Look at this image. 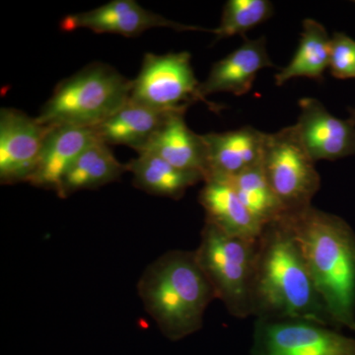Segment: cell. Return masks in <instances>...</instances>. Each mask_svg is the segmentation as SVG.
<instances>
[{
    "instance_id": "1",
    "label": "cell",
    "mask_w": 355,
    "mask_h": 355,
    "mask_svg": "<svg viewBox=\"0 0 355 355\" xmlns=\"http://www.w3.org/2000/svg\"><path fill=\"white\" fill-rule=\"evenodd\" d=\"M252 316L265 321L306 320L335 328L282 218L266 225L258 240Z\"/></svg>"
},
{
    "instance_id": "2",
    "label": "cell",
    "mask_w": 355,
    "mask_h": 355,
    "mask_svg": "<svg viewBox=\"0 0 355 355\" xmlns=\"http://www.w3.org/2000/svg\"><path fill=\"white\" fill-rule=\"evenodd\" d=\"M297 243L336 329L355 331V233L342 217L310 207L282 217Z\"/></svg>"
},
{
    "instance_id": "3",
    "label": "cell",
    "mask_w": 355,
    "mask_h": 355,
    "mask_svg": "<svg viewBox=\"0 0 355 355\" xmlns=\"http://www.w3.org/2000/svg\"><path fill=\"white\" fill-rule=\"evenodd\" d=\"M137 292L159 330L173 342L200 331L205 311L216 299L195 251L184 250L167 252L147 266Z\"/></svg>"
},
{
    "instance_id": "4",
    "label": "cell",
    "mask_w": 355,
    "mask_h": 355,
    "mask_svg": "<svg viewBox=\"0 0 355 355\" xmlns=\"http://www.w3.org/2000/svg\"><path fill=\"white\" fill-rule=\"evenodd\" d=\"M132 86L114 67L95 62L60 81L37 119L48 127L95 128L130 100Z\"/></svg>"
},
{
    "instance_id": "5",
    "label": "cell",
    "mask_w": 355,
    "mask_h": 355,
    "mask_svg": "<svg viewBox=\"0 0 355 355\" xmlns=\"http://www.w3.org/2000/svg\"><path fill=\"white\" fill-rule=\"evenodd\" d=\"M258 240L233 237L205 222L200 245L195 250L198 263L216 299L223 303L231 316L238 319L252 316Z\"/></svg>"
},
{
    "instance_id": "6",
    "label": "cell",
    "mask_w": 355,
    "mask_h": 355,
    "mask_svg": "<svg viewBox=\"0 0 355 355\" xmlns=\"http://www.w3.org/2000/svg\"><path fill=\"white\" fill-rule=\"evenodd\" d=\"M315 163L303 146L295 125L266 133L261 167L286 214L312 207L313 198L321 188Z\"/></svg>"
},
{
    "instance_id": "7",
    "label": "cell",
    "mask_w": 355,
    "mask_h": 355,
    "mask_svg": "<svg viewBox=\"0 0 355 355\" xmlns=\"http://www.w3.org/2000/svg\"><path fill=\"white\" fill-rule=\"evenodd\" d=\"M188 51L158 55L146 53L139 76L132 80L130 100L159 111L186 112L191 104L203 101L212 109L217 105L203 99Z\"/></svg>"
},
{
    "instance_id": "8",
    "label": "cell",
    "mask_w": 355,
    "mask_h": 355,
    "mask_svg": "<svg viewBox=\"0 0 355 355\" xmlns=\"http://www.w3.org/2000/svg\"><path fill=\"white\" fill-rule=\"evenodd\" d=\"M251 355H355V338L306 320H256Z\"/></svg>"
},
{
    "instance_id": "9",
    "label": "cell",
    "mask_w": 355,
    "mask_h": 355,
    "mask_svg": "<svg viewBox=\"0 0 355 355\" xmlns=\"http://www.w3.org/2000/svg\"><path fill=\"white\" fill-rule=\"evenodd\" d=\"M48 125L24 112L0 110V182L15 184L29 182L37 162Z\"/></svg>"
},
{
    "instance_id": "10",
    "label": "cell",
    "mask_w": 355,
    "mask_h": 355,
    "mask_svg": "<svg viewBox=\"0 0 355 355\" xmlns=\"http://www.w3.org/2000/svg\"><path fill=\"white\" fill-rule=\"evenodd\" d=\"M60 29L74 31L87 29L103 34L121 35L137 37L153 28H170L176 31H205L212 33V29L184 25L168 19L146 10L133 0H113L104 6L85 12L69 14L60 22Z\"/></svg>"
},
{
    "instance_id": "11",
    "label": "cell",
    "mask_w": 355,
    "mask_h": 355,
    "mask_svg": "<svg viewBox=\"0 0 355 355\" xmlns=\"http://www.w3.org/2000/svg\"><path fill=\"white\" fill-rule=\"evenodd\" d=\"M299 114L295 128L310 157L335 161L355 154V125L349 120H340L327 111L314 98L299 101Z\"/></svg>"
},
{
    "instance_id": "12",
    "label": "cell",
    "mask_w": 355,
    "mask_h": 355,
    "mask_svg": "<svg viewBox=\"0 0 355 355\" xmlns=\"http://www.w3.org/2000/svg\"><path fill=\"white\" fill-rule=\"evenodd\" d=\"M202 135L209 160L207 180L232 179L263 160L266 133L250 125Z\"/></svg>"
},
{
    "instance_id": "13",
    "label": "cell",
    "mask_w": 355,
    "mask_h": 355,
    "mask_svg": "<svg viewBox=\"0 0 355 355\" xmlns=\"http://www.w3.org/2000/svg\"><path fill=\"white\" fill-rule=\"evenodd\" d=\"M96 139L92 128L73 125L49 127L38 162L28 183L57 193L70 167Z\"/></svg>"
},
{
    "instance_id": "14",
    "label": "cell",
    "mask_w": 355,
    "mask_h": 355,
    "mask_svg": "<svg viewBox=\"0 0 355 355\" xmlns=\"http://www.w3.org/2000/svg\"><path fill=\"white\" fill-rule=\"evenodd\" d=\"M272 67L265 37L256 40L244 37L239 48L212 65L209 76L200 83V95L203 99L219 92L245 95L251 90L258 72Z\"/></svg>"
},
{
    "instance_id": "15",
    "label": "cell",
    "mask_w": 355,
    "mask_h": 355,
    "mask_svg": "<svg viewBox=\"0 0 355 355\" xmlns=\"http://www.w3.org/2000/svg\"><path fill=\"white\" fill-rule=\"evenodd\" d=\"M184 114L186 112H175L170 114L139 153H153L180 169L200 173L207 180L209 160L203 135L188 127Z\"/></svg>"
},
{
    "instance_id": "16",
    "label": "cell",
    "mask_w": 355,
    "mask_h": 355,
    "mask_svg": "<svg viewBox=\"0 0 355 355\" xmlns=\"http://www.w3.org/2000/svg\"><path fill=\"white\" fill-rule=\"evenodd\" d=\"M200 203L205 211V222L233 237L256 241L265 228L243 205L227 180H207Z\"/></svg>"
},
{
    "instance_id": "17",
    "label": "cell",
    "mask_w": 355,
    "mask_h": 355,
    "mask_svg": "<svg viewBox=\"0 0 355 355\" xmlns=\"http://www.w3.org/2000/svg\"><path fill=\"white\" fill-rule=\"evenodd\" d=\"M175 112L159 111L128 100L113 116L96 125V137L107 146L132 147L140 153Z\"/></svg>"
},
{
    "instance_id": "18",
    "label": "cell",
    "mask_w": 355,
    "mask_h": 355,
    "mask_svg": "<svg viewBox=\"0 0 355 355\" xmlns=\"http://www.w3.org/2000/svg\"><path fill=\"white\" fill-rule=\"evenodd\" d=\"M125 172L128 164H121L110 146L97 139L70 167L57 193L67 198L77 191L94 190L118 181Z\"/></svg>"
},
{
    "instance_id": "19",
    "label": "cell",
    "mask_w": 355,
    "mask_h": 355,
    "mask_svg": "<svg viewBox=\"0 0 355 355\" xmlns=\"http://www.w3.org/2000/svg\"><path fill=\"white\" fill-rule=\"evenodd\" d=\"M128 168L135 188L173 200H179L189 188L205 181L200 173L180 169L153 153H139V157L128 163Z\"/></svg>"
},
{
    "instance_id": "20",
    "label": "cell",
    "mask_w": 355,
    "mask_h": 355,
    "mask_svg": "<svg viewBox=\"0 0 355 355\" xmlns=\"http://www.w3.org/2000/svg\"><path fill=\"white\" fill-rule=\"evenodd\" d=\"M330 53L331 37L326 28L316 20L305 19L297 51L291 62L275 74V84L282 86L297 77L322 83L330 64Z\"/></svg>"
},
{
    "instance_id": "21",
    "label": "cell",
    "mask_w": 355,
    "mask_h": 355,
    "mask_svg": "<svg viewBox=\"0 0 355 355\" xmlns=\"http://www.w3.org/2000/svg\"><path fill=\"white\" fill-rule=\"evenodd\" d=\"M227 181L243 205L261 225L279 220L286 214L266 180L261 163Z\"/></svg>"
},
{
    "instance_id": "22",
    "label": "cell",
    "mask_w": 355,
    "mask_h": 355,
    "mask_svg": "<svg viewBox=\"0 0 355 355\" xmlns=\"http://www.w3.org/2000/svg\"><path fill=\"white\" fill-rule=\"evenodd\" d=\"M272 14V3L268 0H228L220 24L212 29V34L216 40L237 35L245 37L248 31L270 19Z\"/></svg>"
},
{
    "instance_id": "23",
    "label": "cell",
    "mask_w": 355,
    "mask_h": 355,
    "mask_svg": "<svg viewBox=\"0 0 355 355\" xmlns=\"http://www.w3.org/2000/svg\"><path fill=\"white\" fill-rule=\"evenodd\" d=\"M331 74L338 79L355 78V41L343 33L331 38Z\"/></svg>"
},
{
    "instance_id": "24",
    "label": "cell",
    "mask_w": 355,
    "mask_h": 355,
    "mask_svg": "<svg viewBox=\"0 0 355 355\" xmlns=\"http://www.w3.org/2000/svg\"><path fill=\"white\" fill-rule=\"evenodd\" d=\"M349 121L350 123H354L355 125V108H349Z\"/></svg>"
}]
</instances>
